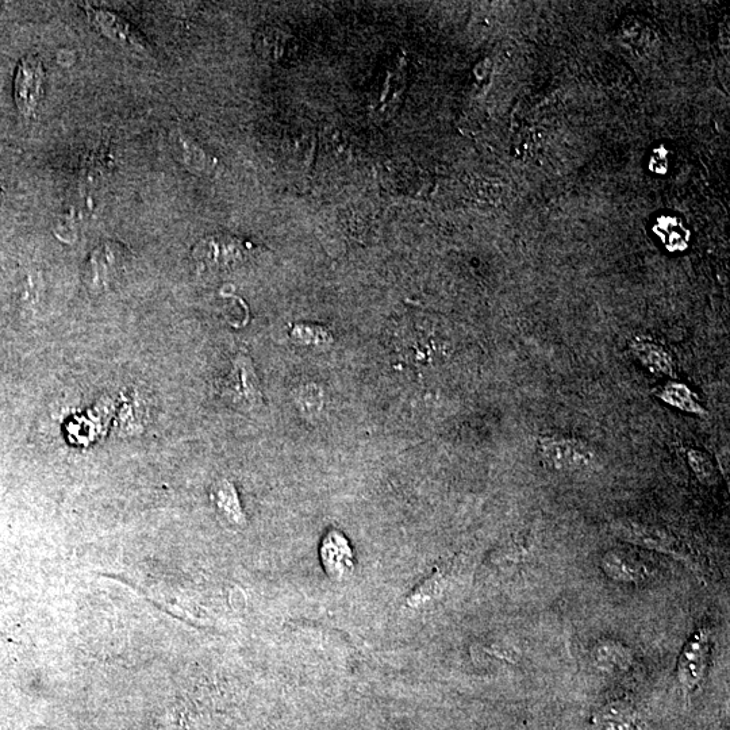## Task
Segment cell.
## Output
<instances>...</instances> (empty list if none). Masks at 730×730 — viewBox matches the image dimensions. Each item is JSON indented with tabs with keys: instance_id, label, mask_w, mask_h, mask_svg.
<instances>
[{
	"instance_id": "obj_1",
	"label": "cell",
	"mask_w": 730,
	"mask_h": 730,
	"mask_svg": "<svg viewBox=\"0 0 730 730\" xmlns=\"http://www.w3.org/2000/svg\"><path fill=\"white\" fill-rule=\"evenodd\" d=\"M610 530L625 543L635 545L637 548L648 549V551L663 553V555L674 557L679 562L694 566V559L689 551L676 537L662 528L643 524V522L618 520L613 522Z\"/></svg>"
},
{
	"instance_id": "obj_2",
	"label": "cell",
	"mask_w": 730,
	"mask_h": 730,
	"mask_svg": "<svg viewBox=\"0 0 730 730\" xmlns=\"http://www.w3.org/2000/svg\"><path fill=\"white\" fill-rule=\"evenodd\" d=\"M712 653V633L708 628H699L689 637L680 651L676 676L685 693L697 690L706 674Z\"/></svg>"
},
{
	"instance_id": "obj_3",
	"label": "cell",
	"mask_w": 730,
	"mask_h": 730,
	"mask_svg": "<svg viewBox=\"0 0 730 730\" xmlns=\"http://www.w3.org/2000/svg\"><path fill=\"white\" fill-rule=\"evenodd\" d=\"M218 390L221 397L236 409L251 411L263 402L259 378L247 355L236 357L232 370L221 380Z\"/></svg>"
},
{
	"instance_id": "obj_4",
	"label": "cell",
	"mask_w": 730,
	"mask_h": 730,
	"mask_svg": "<svg viewBox=\"0 0 730 730\" xmlns=\"http://www.w3.org/2000/svg\"><path fill=\"white\" fill-rule=\"evenodd\" d=\"M539 449L544 463L553 471H582L594 463V453L591 449L574 438L543 437L540 438Z\"/></svg>"
},
{
	"instance_id": "obj_5",
	"label": "cell",
	"mask_w": 730,
	"mask_h": 730,
	"mask_svg": "<svg viewBox=\"0 0 730 730\" xmlns=\"http://www.w3.org/2000/svg\"><path fill=\"white\" fill-rule=\"evenodd\" d=\"M192 253L206 270L226 271L247 259L248 248L236 237L211 236L199 242Z\"/></svg>"
},
{
	"instance_id": "obj_6",
	"label": "cell",
	"mask_w": 730,
	"mask_h": 730,
	"mask_svg": "<svg viewBox=\"0 0 730 730\" xmlns=\"http://www.w3.org/2000/svg\"><path fill=\"white\" fill-rule=\"evenodd\" d=\"M45 69L40 59L28 56L19 61L15 72L14 98L19 111L26 117L36 111L42 98Z\"/></svg>"
},
{
	"instance_id": "obj_7",
	"label": "cell",
	"mask_w": 730,
	"mask_h": 730,
	"mask_svg": "<svg viewBox=\"0 0 730 730\" xmlns=\"http://www.w3.org/2000/svg\"><path fill=\"white\" fill-rule=\"evenodd\" d=\"M601 570L617 583H641L652 575V568L639 553L629 549H610L601 559Z\"/></svg>"
},
{
	"instance_id": "obj_8",
	"label": "cell",
	"mask_w": 730,
	"mask_h": 730,
	"mask_svg": "<svg viewBox=\"0 0 730 730\" xmlns=\"http://www.w3.org/2000/svg\"><path fill=\"white\" fill-rule=\"evenodd\" d=\"M595 670L606 675H621L632 670L635 655L628 645L614 639H602L591 649Z\"/></svg>"
},
{
	"instance_id": "obj_9",
	"label": "cell",
	"mask_w": 730,
	"mask_h": 730,
	"mask_svg": "<svg viewBox=\"0 0 730 730\" xmlns=\"http://www.w3.org/2000/svg\"><path fill=\"white\" fill-rule=\"evenodd\" d=\"M88 15H90L91 22L94 23L96 29L101 30L102 34L118 42V44L140 49L148 48V41L142 36L140 30L134 28L133 25H130L126 19L119 17V15L95 9H88Z\"/></svg>"
},
{
	"instance_id": "obj_10",
	"label": "cell",
	"mask_w": 730,
	"mask_h": 730,
	"mask_svg": "<svg viewBox=\"0 0 730 730\" xmlns=\"http://www.w3.org/2000/svg\"><path fill=\"white\" fill-rule=\"evenodd\" d=\"M321 557L328 574L333 579H343L345 574L352 570L353 555L347 539L333 530L325 537L321 547Z\"/></svg>"
},
{
	"instance_id": "obj_11",
	"label": "cell",
	"mask_w": 730,
	"mask_h": 730,
	"mask_svg": "<svg viewBox=\"0 0 730 730\" xmlns=\"http://www.w3.org/2000/svg\"><path fill=\"white\" fill-rule=\"evenodd\" d=\"M124 251L118 245L107 244L91 256L90 276L95 286H105L124 267Z\"/></svg>"
},
{
	"instance_id": "obj_12",
	"label": "cell",
	"mask_w": 730,
	"mask_h": 730,
	"mask_svg": "<svg viewBox=\"0 0 730 730\" xmlns=\"http://www.w3.org/2000/svg\"><path fill=\"white\" fill-rule=\"evenodd\" d=\"M633 352L653 374L672 376L675 374V364L670 352H667L662 345L653 341H635L632 345Z\"/></svg>"
},
{
	"instance_id": "obj_13",
	"label": "cell",
	"mask_w": 730,
	"mask_h": 730,
	"mask_svg": "<svg viewBox=\"0 0 730 730\" xmlns=\"http://www.w3.org/2000/svg\"><path fill=\"white\" fill-rule=\"evenodd\" d=\"M598 730H635L637 725L636 710L626 702H614L607 705L595 716Z\"/></svg>"
},
{
	"instance_id": "obj_14",
	"label": "cell",
	"mask_w": 730,
	"mask_h": 730,
	"mask_svg": "<svg viewBox=\"0 0 730 730\" xmlns=\"http://www.w3.org/2000/svg\"><path fill=\"white\" fill-rule=\"evenodd\" d=\"M659 397L668 403V405L676 407V409L687 411V413L699 414V416L705 414V410L699 405L698 399L695 398L693 391L687 388L685 384L668 383L660 391Z\"/></svg>"
},
{
	"instance_id": "obj_15",
	"label": "cell",
	"mask_w": 730,
	"mask_h": 730,
	"mask_svg": "<svg viewBox=\"0 0 730 730\" xmlns=\"http://www.w3.org/2000/svg\"><path fill=\"white\" fill-rule=\"evenodd\" d=\"M687 457H689L691 470H693L695 476L701 480V483L708 484V486H712V484L716 483V467H714L712 460L709 459V456L706 455V453L698 451V449H691Z\"/></svg>"
},
{
	"instance_id": "obj_16",
	"label": "cell",
	"mask_w": 730,
	"mask_h": 730,
	"mask_svg": "<svg viewBox=\"0 0 730 730\" xmlns=\"http://www.w3.org/2000/svg\"><path fill=\"white\" fill-rule=\"evenodd\" d=\"M659 232H668L667 236L662 237L667 245L671 244L670 249H682V245H686L687 233L680 234L679 221L675 218L659 219Z\"/></svg>"
}]
</instances>
